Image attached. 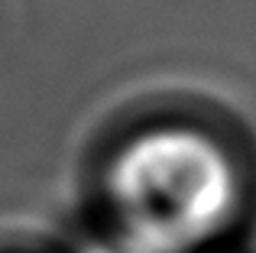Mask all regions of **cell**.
<instances>
[{
    "label": "cell",
    "instance_id": "1",
    "mask_svg": "<svg viewBox=\"0 0 256 253\" xmlns=\"http://www.w3.org/2000/svg\"><path fill=\"white\" fill-rule=\"evenodd\" d=\"M107 198L130 247L188 253L230 224L240 204V176L227 150L208 133L156 126L114 156Z\"/></svg>",
    "mask_w": 256,
    "mask_h": 253
},
{
    "label": "cell",
    "instance_id": "2",
    "mask_svg": "<svg viewBox=\"0 0 256 253\" xmlns=\"http://www.w3.org/2000/svg\"><path fill=\"white\" fill-rule=\"evenodd\" d=\"M94 253H143V250H136V247H126V250H114V247H100V250H94Z\"/></svg>",
    "mask_w": 256,
    "mask_h": 253
}]
</instances>
